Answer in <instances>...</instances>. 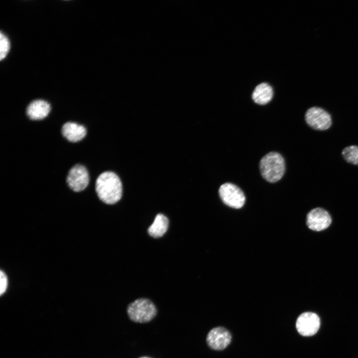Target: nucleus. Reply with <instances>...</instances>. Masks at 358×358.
Listing matches in <instances>:
<instances>
[{"label": "nucleus", "instance_id": "nucleus-5", "mask_svg": "<svg viewBox=\"0 0 358 358\" xmlns=\"http://www.w3.org/2000/svg\"><path fill=\"white\" fill-rule=\"evenodd\" d=\"M305 119L307 124L317 130H325L332 125L330 114L324 109L318 107H312L306 112Z\"/></svg>", "mask_w": 358, "mask_h": 358}, {"label": "nucleus", "instance_id": "nucleus-14", "mask_svg": "<svg viewBox=\"0 0 358 358\" xmlns=\"http://www.w3.org/2000/svg\"><path fill=\"white\" fill-rule=\"evenodd\" d=\"M342 154L347 162L358 165V146L351 145L345 148Z\"/></svg>", "mask_w": 358, "mask_h": 358}, {"label": "nucleus", "instance_id": "nucleus-7", "mask_svg": "<svg viewBox=\"0 0 358 358\" xmlns=\"http://www.w3.org/2000/svg\"><path fill=\"white\" fill-rule=\"evenodd\" d=\"M320 326L319 316L315 313L306 312L300 314L296 322V328L301 335L310 337L315 335Z\"/></svg>", "mask_w": 358, "mask_h": 358}, {"label": "nucleus", "instance_id": "nucleus-6", "mask_svg": "<svg viewBox=\"0 0 358 358\" xmlns=\"http://www.w3.org/2000/svg\"><path fill=\"white\" fill-rule=\"evenodd\" d=\"M89 179V173L86 167L77 164L69 170L66 181L72 190L75 192H80L87 187Z\"/></svg>", "mask_w": 358, "mask_h": 358}, {"label": "nucleus", "instance_id": "nucleus-10", "mask_svg": "<svg viewBox=\"0 0 358 358\" xmlns=\"http://www.w3.org/2000/svg\"><path fill=\"white\" fill-rule=\"evenodd\" d=\"M51 110L50 104L42 99L32 101L28 105L26 114L31 120H41L45 118Z\"/></svg>", "mask_w": 358, "mask_h": 358}, {"label": "nucleus", "instance_id": "nucleus-8", "mask_svg": "<svg viewBox=\"0 0 358 358\" xmlns=\"http://www.w3.org/2000/svg\"><path fill=\"white\" fill-rule=\"evenodd\" d=\"M332 222L329 213L322 208L312 209L307 215L306 224L313 231H320L327 228Z\"/></svg>", "mask_w": 358, "mask_h": 358}, {"label": "nucleus", "instance_id": "nucleus-17", "mask_svg": "<svg viewBox=\"0 0 358 358\" xmlns=\"http://www.w3.org/2000/svg\"><path fill=\"white\" fill-rule=\"evenodd\" d=\"M150 358L144 357H141V358Z\"/></svg>", "mask_w": 358, "mask_h": 358}, {"label": "nucleus", "instance_id": "nucleus-11", "mask_svg": "<svg viewBox=\"0 0 358 358\" xmlns=\"http://www.w3.org/2000/svg\"><path fill=\"white\" fill-rule=\"evenodd\" d=\"M61 133L69 141L75 143L81 141L86 136L87 129L82 125L68 122L62 126Z\"/></svg>", "mask_w": 358, "mask_h": 358}, {"label": "nucleus", "instance_id": "nucleus-16", "mask_svg": "<svg viewBox=\"0 0 358 358\" xmlns=\"http://www.w3.org/2000/svg\"><path fill=\"white\" fill-rule=\"evenodd\" d=\"M7 277L2 271L0 272V294L2 295L6 291L7 287Z\"/></svg>", "mask_w": 358, "mask_h": 358}, {"label": "nucleus", "instance_id": "nucleus-3", "mask_svg": "<svg viewBox=\"0 0 358 358\" xmlns=\"http://www.w3.org/2000/svg\"><path fill=\"white\" fill-rule=\"evenodd\" d=\"M127 312L132 321L137 323H146L155 317L157 314V309L150 300L139 298L129 304Z\"/></svg>", "mask_w": 358, "mask_h": 358}, {"label": "nucleus", "instance_id": "nucleus-15", "mask_svg": "<svg viewBox=\"0 0 358 358\" xmlns=\"http://www.w3.org/2000/svg\"><path fill=\"white\" fill-rule=\"evenodd\" d=\"M10 48V43L6 36L1 32L0 34V60L4 59Z\"/></svg>", "mask_w": 358, "mask_h": 358}, {"label": "nucleus", "instance_id": "nucleus-2", "mask_svg": "<svg viewBox=\"0 0 358 358\" xmlns=\"http://www.w3.org/2000/svg\"><path fill=\"white\" fill-rule=\"evenodd\" d=\"M260 169L262 177L267 181L276 182L284 173V160L281 155L277 152L268 153L261 160Z\"/></svg>", "mask_w": 358, "mask_h": 358}, {"label": "nucleus", "instance_id": "nucleus-9", "mask_svg": "<svg viewBox=\"0 0 358 358\" xmlns=\"http://www.w3.org/2000/svg\"><path fill=\"white\" fill-rule=\"evenodd\" d=\"M231 335L224 328L218 327L211 330L206 337L209 347L215 350H222L230 343Z\"/></svg>", "mask_w": 358, "mask_h": 358}, {"label": "nucleus", "instance_id": "nucleus-12", "mask_svg": "<svg viewBox=\"0 0 358 358\" xmlns=\"http://www.w3.org/2000/svg\"><path fill=\"white\" fill-rule=\"evenodd\" d=\"M273 90L271 86L267 83L258 84L252 93V98L257 104L265 105L272 99Z\"/></svg>", "mask_w": 358, "mask_h": 358}, {"label": "nucleus", "instance_id": "nucleus-4", "mask_svg": "<svg viewBox=\"0 0 358 358\" xmlns=\"http://www.w3.org/2000/svg\"><path fill=\"white\" fill-rule=\"evenodd\" d=\"M219 194L222 201L227 206L239 209L244 205L246 197L243 191L231 183H225L219 189Z\"/></svg>", "mask_w": 358, "mask_h": 358}, {"label": "nucleus", "instance_id": "nucleus-1", "mask_svg": "<svg viewBox=\"0 0 358 358\" xmlns=\"http://www.w3.org/2000/svg\"><path fill=\"white\" fill-rule=\"evenodd\" d=\"M95 191L99 198L107 204L117 202L122 195V185L119 178L112 172H104L96 179Z\"/></svg>", "mask_w": 358, "mask_h": 358}, {"label": "nucleus", "instance_id": "nucleus-13", "mask_svg": "<svg viewBox=\"0 0 358 358\" xmlns=\"http://www.w3.org/2000/svg\"><path fill=\"white\" fill-rule=\"evenodd\" d=\"M169 221L168 218L163 214H157L152 224L149 227L148 232L154 238H160L167 232Z\"/></svg>", "mask_w": 358, "mask_h": 358}]
</instances>
